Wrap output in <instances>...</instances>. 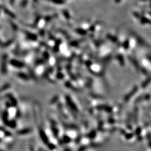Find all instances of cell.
<instances>
[{
	"label": "cell",
	"instance_id": "6da1fadb",
	"mask_svg": "<svg viewBox=\"0 0 151 151\" xmlns=\"http://www.w3.org/2000/svg\"><path fill=\"white\" fill-rule=\"evenodd\" d=\"M120 1H121V0H115V2H117V3H119Z\"/></svg>",
	"mask_w": 151,
	"mask_h": 151
},
{
	"label": "cell",
	"instance_id": "7a4b0ae2",
	"mask_svg": "<svg viewBox=\"0 0 151 151\" xmlns=\"http://www.w3.org/2000/svg\"><path fill=\"white\" fill-rule=\"evenodd\" d=\"M14 1H15V0H10V2H11V4H12L13 2H14Z\"/></svg>",
	"mask_w": 151,
	"mask_h": 151
}]
</instances>
